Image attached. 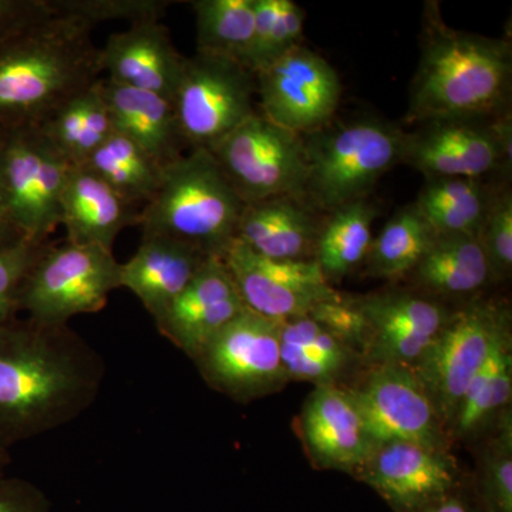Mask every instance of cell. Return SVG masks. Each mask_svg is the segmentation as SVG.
<instances>
[{
	"mask_svg": "<svg viewBox=\"0 0 512 512\" xmlns=\"http://www.w3.org/2000/svg\"><path fill=\"white\" fill-rule=\"evenodd\" d=\"M229 274L248 311L281 323L308 316L319 303L338 299L315 259L275 261L235 239L224 255Z\"/></svg>",
	"mask_w": 512,
	"mask_h": 512,
	"instance_id": "15",
	"label": "cell"
},
{
	"mask_svg": "<svg viewBox=\"0 0 512 512\" xmlns=\"http://www.w3.org/2000/svg\"><path fill=\"white\" fill-rule=\"evenodd\" d=\"M491 282L507 281L512 272V194L493 192L480 232Z\"/></svg>",
	"mask_w": 512,
	"mask_h": 512,
	"instance_id": "37",
	"label": "cell"
},
{
	"mask_svg": "<svg viewBox=\"0 0 512 512\" xmlns=\"http://www.w3.org/2000/svg\"><path fill=\"white\" fill-rule=\"evenodd\" d=\"M106 360L70 325H0V446L62 429L99 397Z\"/></svg>",
	"mask_w": 512,
	"mask_h": 512,
	"instance_id": "1",
	"label": "cell"
},
{
	"mask_svg": "<svg viewBox=\"0 0 512 512\" xmlns=\"http://www.w3.org/2000/svg\"><path fill=\"white\" fill-rule=\"evenodd\" d=\"M244 208L210 151L195 148L165 167L160 190L141 208L137 225L141 237L171 238L222 259L237 239Z\"/></svg>",
	"mask_w": 512,
	"mask_h": 512,
	"instance_id": "4",
	"label": "cell"
},
{
	"mask_svg": "<svg viewBox=\"0 0 512 512\" xmlns=\"http://www.w3.org/2000/svg\"><path fill=\"white\" fill-rule=\"evenodd\" d=\"M493 192L483 180L433 178L414 202L436 235L480 237Z\"/></svg>",
	"mask_w": 512,
	"mask_h": 512,
	"instance_id": "29",
	"label": "cell"
},
{
	"mask_svg": "<svg viewBox=\"0 0 512 512\" xmlns=\"http://www.w3.org/2000/svg\"><path fill=\"white\" fill-rule=\"evenodd\" d=\"M245 309L224 259L210 256L154 323L161 336L192 360Z\"/></svg>",
	"mask_w": 512,
	"mask_h": 512,
	"instance_id": "19",
	"label": "cell"
},
{
	"mask_svg": "<svg viewBox=\"0 0 512 512\" xmlns=\"http://www.w3.org/2000/svg\"><path fill=\"white\" fill-rule=\"evenodd\" d=\"M187 57L181 55L161 20L133 23L110 35L100 49L101 73L111 82L160 94L173 101Z\"/></svg>",
	"mask_w": 512,
	"mask_h": 512,
	"instance_id": "20",
	"label": "cell"
},
{
	"mask_svg": "<svg viewBox=\"0 0 512 512\" xmlns=\"http://www.w3.org/2000/svg\"><path fill=\"white\" fill-rule=\"evenodd\" d=\"M140 211L87 168L73 167L67 175L60 225L66 228L70 244L113 251L120 232L137 225Z\"/></svg>",
	"mask_w": 512,
	"mask_h": 512,
	"instance_id": "21",
	"label": "cell"
},
{
	"mask_svg": "<svg viewBox=\"0 0 512 512\" xmlns=\"http://www.w3.org/2000/svg\"><path fill=\"white\" fill-rule=\"evenodd\" d=\"M57 15L79 19L96 28L99 23L126 20H161L173 0H50Z\"/></svg>",
	"mask_w": 512,
	"mask_h": 512,
	"instance_id": "36",
	"label": "cell"
},
{
	"mask_svg": "<svg viewBox=\"0 0 512 512\" xmlns=\"http://www.w3.org/2000/svg\"><path fill=\"white\" fill-rule=\"evenodd\" d=\"M100 79L67 100L39 127L72 167H83L114 133Z\"/></svg>",
	"mask_w": 512,
	"mask_h": 512,
	"instance_id": "28",
	"label": "cell"
},
{
	"mask_svg": "<svg viewBox=\"0 0 512 512\" xmlns=\"http://www.w3.org/2000/svg\"><path fill=\"white\" fill-rule=\"evenodd\" d=\"M20 239H23L22 234H20L12 214H10L5 191H3L2 183H0V248L9 247Z\"/></svg>",
	"mask_w": 512,
	"mask_h": 512,
	"instance_id": "43",
	"label": "cell"
},
{
	"mask_svg": "<svg viewBox=\"0 0 512 512\" xmlns=\"http://www.w3.org/2000/svg\"><path fill=\"white\" fill-rule=\"evenodd\" d=\"M393 512H412L456 490L468 477L448 448L416 443L375 447L353 474Z\"/></svg>",
	"mask_w": 512,
	"mask_h": 512,
	"instance_id": "17",
	"label": "cell"
},
{
	"mask_svg": "<svg viewBox=\"0 0 512 512\" xmlns=\"http://www.w3.org/2000/svg\"><path fill=\"white\" fill-rule=\"evenodd\" d=\"M0 512H53L45 491L32 481L0 476Z\"/></svg>",
	"mask_w": 512,
	"mask_h": 512,
	"instance_id": "41",
	"label": "cell"
},
{
	"mask_svg": "<svg viewBox=\"0 0 512 512\" xmlns=\"http://www.w3.org/2000/svg\"><path fill=\"white\" fill-rule=\"evenodd\" d=\"M510 330L511 311L505 303L474 301L450 312L443 329L413 369L444 430L468 384Z\"/></svg>",
	"mask_w": 512,
	"mask_h": 512,
	"instance_id": "7",
	"label": "cell"
},
{
	"mask_svg": "<svg viewBox=\"0 0 512 512\" xmlns=\"http://www.w3.org/2000/svg\"><path fill=\"white\" fill-rule=\"evenodd\" d=\"M282 363L291 382L349 387L365 369L355 348L309 316L279 323Z\"/></svg>",
	"mask_w": 512,
	"mask_h": 512,
	"instance_id": "24",
	"label": "cell"
},
{
	"mask_svg": "<svg viewBox=\"0 0 512 512\" xmlns=\"http://www.w3.org/2000/svg\"><path fill=\"white\" fill-rule=\"evenodd\" d=\"M50 241L33 242L23 238L0 248V325L18 318L20 289Z\"/></svg>",
	"mask_w": 512,
	"mask_h": 512,
	"instance_id": "38",
	"label": "cell"
},
{
	"mask_svg": "<svg viewBox=\"0 0 512 512\" xmlns=\"http://www.w3.org/2000/svg\"><path fill=\"white\" fill-rule=\"evenodd\" d=\"M412 512H484L474 493L471 478L456 490Z\"/></svg>",
	"mask_w": 512,
	"mask_h": 512,
	"instance_id": "42",
	"label": "cell"
},
{
	"mask_svg": "<svg viewBox=\"0 0 512 512\" xmlns=\"http://www.w3.org/2000/svg\"><path fill=\"white\" fill-rule=\"evenodd\" d=\"M305 12L292 0H255V28L244 66L258 74L296 46L303 35Z\"/></svg>",
	"mask_w": 512,
	"mask_h": 512,
	"instance_id": "35",
	"label": "cell"
},
{
	"mask_svg": "<svg viewBox=\"0 0 512 512\" xmlns=\"http://www.w3.org/2000/svg\"><path fill=\"white\" fill-rule=\"evenodd\" d=\"M409 278L424 293L447 298L473 295L491 282L477 235H436Z\"/></svg>",
	"mask_w": 512,
	"mask_h": 512,
	"instance_id": "27",
	"label": "cell"
},
{
	"mask_svg": "<svg viewBox=\"0 0 512 512\" xmlns=\"http://www.w3.org/2000/svg\"><path fill=\"white\" fill-rule=\"evenodd\" d=\"M120 262L100 247L50 241L30 268L19 295V313L45 325H69L106 308L120 289Z\"/></svg>",
	"mask_w": 512,
	"mask_h": 512,
	"instance_id": "6",
	"label": "cell"
},
{
	"mask_svg": "<svg viewBox=\"0 0 512 512\" xmlns=\"http://www.w3.org/2000/svg\"><path fill=\"white\" fill-rule=\"evenodd\" d=\"M72 168L39 127L0 130V183L23 238L47 242L55 234Z\"/></svg>",
	"mask_w": 512,
	"mask_h": 512,
	"instance_id": "10",
	"label": "cell"
},
{
	"mask_svg": "<svg viewBox=\"0 0 512 512\" xmlns=\"http://www.w3.org/2000/svg\"><path fill=\"white\" fill-rule=\"evenodd\" d=\"M197 52L244 66L255 28V0H195ZM245 67V66H244Z\"/></svg>",
	"mask_w": 512,
	"mask_h": 512,
	"instance_id": "33",
	"label": "cell"
},
{
	"mask_svg": "<svg viewBox=\"0 0 512 512\" xmlns=\"http://www.w3.org/2000/svg\"><path fill=\"white\" fill-rule=\"evenodd\" d=\"M56 15L50 0H0V43Z\"/></svg>",
	"mask_w": 512,
	"mask_h": 512,
	"instance_id": "40",
	"label": "cell"
},
{
	"mask_svg": "<svg viewBox=\"0 0 512 512\" xmlns=\"http://www.w3.org/2000/svg\"><path fill=\"white\" fill-rule=\"evenodd\" d=\"M114 133L130 138L154 160L168 167L185 156V143L174 103L160 94L100 79Z\"/></svg>",
	"mask_w": 512,
	"mask_h": 512,
	"instance_id": "23",
	"label": "cell"
},
{
	"mask_svg": "<svg viewBox=\"0 0 512 512\" xmlns=\"http://www.w3.org/2000/svg\"><path fill=\"white\" fill-rule=\"evenodd\" d=\"M295 429L318 470L353 476L373 450L362 414L345 387L316 386L303 402Z\"/></svg>",
	"mask_w": 512,
	"mask_h": 512,
	"instance_id": "18",
	"label": "cell"
},
{
	"mask_svg": "<svg viewBox=\"0 0 512 512\" xmlns=\"http://www.w3.org/2000/svg\"><path fill=\"white\" fill-rule=\"evenodd\" d=\"M83 167L140 210L160 190L165 170L146 150L119 133H113Z\"/></svg>",
	"mask_w": 512,
	"mask_h": 512,
	"instance_id": "31",
	"label": "cell"
},
{
	"mask_svg": "<svg viewBox=\"0 0 512 512\" xmlns=\"http://www.w3.org/2000/svg\"><path fill=\"white\" fill-rule=\"evenodd\" d=\"M255 74L225 57H187L174 109L187 146L211 151L255 114Z\"/></svg>",
	"mask_w": 512,
	"mask_h": 512,
	"instance_id": "11",
	"label": "cell"
},
{
	"mask_svg": "<svg viewBox=\"0 0 512 512\" xmlns=\"http://www.w3.org/2000/svg\"><path fill=\"white\" fill-rule=\"evenodd\" d=\"M365 319L366 366L414 369L443 329L450 312L431 296L392 289L355 298Z\"/></svg>",
	"mask_w": 512,
	"mask_h": 512,
	"instance_id": "16",
	"label": "cell"
},
{
	"mask_svg": "<svg viewBox=\"0 0 512 512\" xmlns=\"http://www.w3.org/2000/svg\"><path fill=\"white\" fill-rule=\"evenodd\" d=\"M511 117L439 119L421 123L404 136L402 163L412 165L427 180L473 178L511 165Z\"/></svg>",
	"mask_w": 512,
	"mask_h": 512,
	"instance_id": "13",
	"label": "cell"
},
{
	"mask_svg": "<svg viewBox=\"0 0 512 512\" xmlns=\"http://www.w3.org/2000/svg\"><path fill=\"white\" fill-rule=\"evenodd\" d=\"M399 127L375 119L319 128L305 140V194L313 205L333 211L363 200L394 165L402 163Z\"/></svg>",
	"mask_w": 512,
	"mask_h": 512,
	"instance_id": "5",
	"label": "cell"
},
{
	"mask_svg": "<svg viewBox=\"0 0 512 512\" xmlns=\"http://www.w3.org/2000/svg\"><path fill=\"white\" fill-rule=\"evenodd\" d=\"M320 227L301 200L282 197L245 204L237 239L275 261H311Z\"/></svg>",
	"mask_w": 512,
	"mask_h": 512,
	"instance_id": "25",
	"label": "cell"
},
{
	"mask_svg": "<svg viewBox=\"0 0 512 512\" xmlns=\"http://www.w3.org/2000/svg\"><path fill=\"white\" fill-rule=\"evenodd\" d=\"M434 237L436 234L416 204L407 205L373 238L365 261L367 275L389 281L409 276Z\"/></svg>",
	"mask_w": 512,
	"mask_h": 512,
	"instance_id": "32",
	"label": "cell"
},
{
	"mask_svg": "<svg viewBox=\"0 0 512 512\" xmlns=\"http://www.w3.org/2000/svg\"><path fill=\"white\" fill-rule=\"evenodd\" d=\"M255 79L262 116L299 136L325 127L338 110V73L328 60L301 45Z\"/></svg>",
	"mask_w": 512,
	"mask_h": 512,
	"instance_id": "14",
	"label": "cell"
},
{
	"mask_svg": "<svg viewBox=\"0 0 512 512\" xmlns=\"http://www.w3.org/2000/svg\"><path fill=\"white\" fill-rule=\"evenodd\" d=\"M346 389L362 414L373 448L390 443L453 448L434 403L410 367L365 366Z\"/></svg>",
	"mask_w": 512,
	"mask_h": 512,
	"instance_id": "12",
	"label": "cell"
},
{
	"mask_svg": "<svg viewBox=\"0 0 512 512\" xmlns=\"http://www.w3.org/2000/svg\"><path fill=\"white\" fill-rule=\"evenodd\" d=\"M93 30L56 15L0 43V130L42 126L100 79Z\"/></svg>",
	"mask_w": 512,
	"mask_h": 512,
	"instance_id": "3",
	"label": "cell"
},
{
	"mask_svg": "<svg viewBox=\"0 0 512 512\" xmlns=\"http://www.w3.org/2000/svg\"><path fill=\"white\" fill-rule=\"evenodd\" d=\"M375 218L373 205L365 200L353 201L333 210L320 228L313 259L330 285L365 264Z\"/></svg>",
	"mask_w": 512,
	"mask_h": 512,
	"instance_id": "30",
	"label": "cell"
},
{
	"mask_svg": "<svg viewBox=\"0 0 512 512\" xmlns=\"http://www.w3.org/2000/svg\"><path fill=\"white\" fill-rule=\"evenodd\" d=\"M308 316L362 355L365 345V319L357 308L355 298L340 295L333 301L319 303Z\"/></svg>",
	"mask_w": 512,
	"mask_h": 512,
	"instance_id": "39",
	"label": "cell"
},
{
	"mask_svg": "<svg viewBox=\"0 0 512 512\" xmlns=\"http://www.w3.org/2000/svg\"><path fill=\"white\" fill-rule=\"evenodd\" d=\"M512 397V330L498 340L448 421V443H477L508 409Z\"/></svg>",
	"mask_w": 512,
	"mask_h": 512,
	"instance_id": "26",
	"label": "cell"
},
{
	"mask_svg": "<svg viewBox=\"0 0 512 512\" xmlns=\"http://www.w3.org/2000/svg\"><path fill=\"white\" fill-rule=\"evenodd\" d=\"M12 463V456H10V450L8 448L0 446V476L5 474L6 468Z\"/></svg>",
	"mask_w": 512,
	"mask_h": 512,
	"instance_id": "44",
	"label": "cell"
},
{
	"mask_svg": "<svg viewBox=\"0 0 512 512\" xmlns=\"http://www.w3.org/2000/svg\"><path fill=\"white\" fill-rule=\"evenodd\" d=\"M245 204L305 194V140L255 113L210 151Z\"/></svg>",
	"mask_w": 512,
	"mask_h": 512,
	"instance_id": "8",
	"label": "cell"
},
{
	"mask_svg": "<svg viewBox=\"0 0 512 512\" xmlns=\"http://www.w3.org/2000/svg\"><path fill=\"white\" fill-rule=\"evenodd\" d=\"M210 256L167 237H141L136 254L120 266L126 288L157 319L187 288Z\"/></svg>",
	"mask_w": 512,
	"mask_h": 512,
	"instance_id": "22",
	"label": "cell"
},
{
	"mask_svg": "<svg viewBox=\"0 0 512 512\" xmlns=\"http://www.w3.org/2000/svg\"><path fill=\"white\" fill-rule=\"evenodd\" d=\"M511 79L510 42L448 28L439 5L427 3L409 121L501 116Z\"/></svg>",
	"mask_w": 512,
	"mask_h": 512,
	"instance_id": "2",
	"label": "cell"
},
{
	"mask_svg": "<svg viewBox=\"0 0 512 512\" xmlns=\"http://www.w3.org/2000/svg\"><path fill=\"white\" fill-rule=\"evenodd\" d=\"M471 478L484 512H512V410L478 440L477 466Z\"/></svg>",
	"mask_w": 512,
	"mask_h": 512,
	"instance_id": "34",
	"label": "cell"
},
{
	"mask_svg": "<svg viewBox=\"0 0 512 512\" xmlns=\"http://www.w3.org/2000/svg\"><path fill=\"white\" fill-rule=\"evenodd\" d=\"M204 382L234 402L248 404L291 383L281 355L279 323L245 309L195 355Z\"/></svg>",
	"mask_w": 512,
	"mask_h": 512,
	"instance_id": "9",
	"label": "cell"
}]
</instances>
